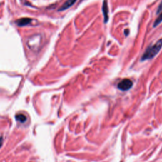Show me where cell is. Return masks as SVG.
I'll return each instance as SVG.
<instances>
[{
    "label": "cell",
    "mask_w": 162,
    "mask_h": 162,
    "mask_svg": "<svg viewBox=\"0 0 162 162\" xmlns=\"http://www.w3.org/2000/svg\"><path fill=\"white\" fill-rule=\"evenodd\" d=\"M162 48V39H160L157 41V42L151 46H149L145 53L143 54L142 56V60L143 61L148 60V59H151L155 56H156L158 52L160 51V49Z\"/></svg>",
    "instance_id": "obj_1"
},
{
    "label": "cell",
    "mask_w": 162,
    "mask_h": 162,
    "mask_svg": "<svg viewBox=\"0 0 162 162\" xmlns=\"http://www.w3.org/2000/svg\"><path fill=\"white\" fill-rule=\"evenodd\" d=\"M41 43V36L40 35H34L28 39L27 45L31 49L36 50L39 47Z\"/></svg>",
    "instance_id": "obj_2"
},
{
    "label": "cell",
    "mask_w": 162,
    "mask_h": 162,
    "mask_svg": "<svg viewBox=\"0 0 162 162\" xmlns=\"http://www.w3.org/2000/svg\"><path fill=\"white\" fill-rule=\"evenodd\" d=\"M132 85L133 83L131 80L126 79H123L121 82H119L118 85V88L122 91H127L131 89Z\"/></svg>",
    "instance_id": "obj_3"
},
{
    "label": "cell",
    "mask_w": 162,
    "mask_h": 162,
    "mask_svg": "<svg viewBox=\"0 0 162 162\" xmlns=\"http://www.w3.org/2000/svg\"><path fill=\"white\" fill-rule=\"evenodd\" d=\"M102 10H103V14L104 15V19H105V22L106 23L108 22V12H109L107 0H105V1H103Z\"/></svg>",
    "instance_id": "obj_4"
},
{
    "label": "cell",
    "mask_w": 162,
    "mask_h": 162,
    "mask_svg": "<svg viewBox=\"0 0 162 162\" xmlns=\"http://www.w3.org/2000/svg\"><path fill=\"white\" fill-rule=\"evenodd\" d=\"M32 22V19L29 18H22L16 21V24L19 26L23 27L25 26H27V25L29 24Z\"/></svg>",
    "instance_id": "obj_5"
},
{
    "label": "cell",
    "mask_w": 162,
    "mask_h": 162,
    "mask_svg": "<svg viewBox=\"0 0 162 162\" xmlns=\"http://www.w3.org/2000/svg\"><path fill=\"white\" fill-rule=\"evenodd\" d=\"M77 0H67L62 6L59 9V11H64L66 9H68L69 8L72 6L76 2Z\"/></svg>",
    "instance_id": "obj_6"
},
{
    "label": "cell",
    "mask_w": 162,
    "mask_h": 162,
    "mask_svg": "<svg viewBox=\"0 0 162 162\" xmlns=\"http://www.w3.org/2000/svg\"><path fill=\"white\" fill-rule=\"evenodd\" d=\"M16 119L17 121L21 122V123H24L26 121V117L23 114H19L16 116Z\"/></svg>",
    "instance_id": "obj_7"
},
{
    "label": "cell",
    "mask_w": 162,
    "mask_h": 162,
    "mask_svg": "<svg viewBox=\"0 0 162 162\" xmlns=\"http://www.w3.org/2000/svg\"><path fill=\"white\" fill-rule=\"evenodd\" d=\"M161 22H162V13L160 15V16L156 20V21L154 23V27H156L158 25L160 24Z\"/></svg>",
    "instance_id": "obj_8"
},
{
    "label": "cell",
    "mask_w": 162,
    "mask_h": 162,
    "mask_svg": "<svg viewBox=\"0 0 162 162\" xmlns=\"http://www.w3.org/2000/svg\"><path fill=\"white\" fill-rule=\"evenodd\" d=\"M162 10V2L160 3V5H159L158 8V13H159L160 11H161Z\"/></svg>",
    "instance_id": "obj_9"
}]
</instances>
